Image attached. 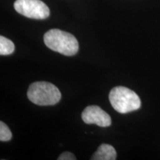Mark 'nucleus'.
<instances>
[{
	"label": "nucleus",
	"instance_id": "8",
	"mask_svg": "<svg viewBox=\"0 0 160 160\" xmlns=\"http://www.w3.org/2000/svg\"><path fill=\"white\" fill-rule=\"evenodd\" d=\"M12 138L11 131L3 122H0V141L8 142Z\"/></svg>",
	"mask_w": 160,
	"mask_h": 160
},
{
	"label": "nucleus",
	"instance_id": "2",
	"mask_svg": "<svg viewBox=\"0 0 160 160\" xmlns=\"http://www.w3.org/2000/svg\"><path fill=\"white\" fill-rule=\"evenodd\" d=\"M30 101L40 106L54 105L61 99L57 86L47 82H36L30 85L27 93Z\"/></svg>",
	"mask_w": 160,
	"mask_h": 160
},
{
	"label": "nucleus",
	"instance_id": "3",
	"mask_svg": "<svg viewBox=\"0 0 160 160\" xmlns=\"http://www.w3.org/2000/svg\"><path fill=\"white\" fill-rule=\"evenodd\" d=\"M112 107L120 113H127L141 107V100L134 91L123 86L113 88L109 93Z\"/></svg>",
	"mask_w": 160,
	"mask_h": 160
},
{
	"label": "nucleus",
	"instance_id": "1",
	"mask_svg": "<svg viewBox=\"0 0 160 160\" xmlns=\"http://www.w3.org/2000/svg\"><path fill=\"white\" fill-rule=\"evenodd\" d=\"M44 42L52 51L65 56L75 55L79 51V42L74 36L59 29L46 32Z\"/></svg>",
	"mask_w": 160,
	"mask_h": 160
},
{
	"label": "nucleus",
	"instance_id": "7",
	"mask_svg": "<svg viewBox=\"0 0 160 160\" xmlns=\"http://www.w3.org/2000/svg\"><path fill=\"white\" fill-rule=\"evenodd\" d=\"M15 46L13 42L7 38L1 36L0 37V54L2 56L10 55L13 53Z\"/></svg>",
	"mask_w": 160,
	"mask_h": 160
},
{
	"label": "nucleus",
	"instance_id": "4",
	"mask_svg": "<svg viewBox=\"0 0 160 160\" xmlns=\"http://www.w3.org/2000/svg\"><path fill=\"white\" fill-rule=\"evenodd\" d=\"M14 8L21 15L34 19H45L50 15V10L41 0H17Z\"/></svg>",
	"mask_w": 160,
	"mask_h": 160
},
{
	"label": "nucleus",
	"instance_id": "9",
	"mask_svg": "<svg viewBox=\"0 0 160 160\" xmlns=\"http://www.w3.org/2000/svg\"><path fill=\"white\" fill-rule=\"evenodd\" d=\"M75 156L71 152L66 151L62 153L58 158V160H76Z\"/></svg>",
	"mask_w": 160,
	"mask_h": 160
},
{
	"label": "nucleus",
	"instance_id": "6",
	"mask_svg": "<svg viewBox=\"0 0 160 160\" xmlns=\"http://www.w3.org/2000/svg\"><path fill=\"white\" fill-rule=\"evenodd\" d=\"M116 159L117 151L113 146L108 144H102L100 145L91 157L92 160H115Z\"/></svg>",
	"mask_w": 160,
	"mask_h": 160
},
{
	"label": "nucleus",
	"instance_id": "5",
	"mask_svg": "<svg viewBox=\"0 0 160 160\" xmlns=\"http://www.w3.org/2000/svg\"><path fill=\"white\" fill-rule=\"evenodd\" d=\"M82 119L86 124H96L100 127H108L111 125V118L108 113L97 105H91L85 108Z\"/></svg>",
	"mask_w": 160,
	"mask_h": 160
}]
</instances>
